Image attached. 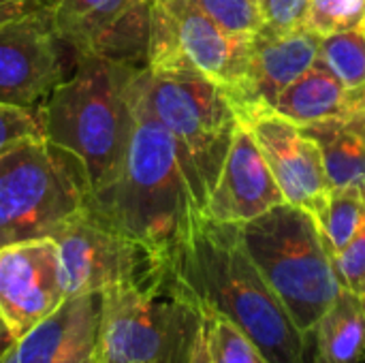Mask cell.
Masks as SVG:
<instances>
[{
    "label": "cell",
    "instance_id": "obj_1",
    "mask_svg": "<svg viewBox=\"0 0 365 363\" xmlns=\"http://www.w3.org/2000/svg\"><path fill=\"white\" fill-rule=\"evenodd\" d=\"M165 276L197 308L235 323L272 363H308V338L248 257L237 225L201 214L169 252Z\"/></svg>",
    "mask_w": 365,
    "mask_h": 363
},
{
    "label": "cell",
    "instance_id": "obj_2",
    "mask_svg": "<svg viewBox=\"0 0 365 363\" xmlns=\"http://www.w3.org/2000/svg\"><path fill=\"white\" fill-rule=\"evenodd\" d=\"M133 103L135 126L120 175L88 210L167 261L203 205L173 137L139 103L135 88Z\"/></svg>",
    "mask_w": 365,
    "mask_h": 363
},
{
    "label": "cell",
    "instance_id": "obj_3",
    "mask_svg": "<svg viewBox=\"0 0 365 363\" xmlns=\"http://www.w3.org/2000/svg\"><path fill=\"white\" fill-rule=\"evenodd\" d=\"M139 68L81 56L73 73L38 107L45 139L83 167L92 199L120 175L133 126V79Z\"/></svg>",
    "mask_w": 365,
    "mask_h": 363
},
{
    "label": "cell",
    "instance_id": "obj_4",
    "mask_svg": "<svg viewBox=\"0 0 365 363\" xmlns=\"http://www.w3.org/2000/svg\"><path fill=\"white\" fill-rule=\"evenodd\" d=\"M240 237L297 329L310 338L342 291L312 214L280 203L242 225Z\"/></svg>",
    "mask_w": 365,
    "mask_h": 363
},
{
    "label": "cell",
    "instance_id": "obj_5",
    "mask_svg": "<svg viewBox=\"0 0 365 363\" xmlns=\"http://www.w3.org/2000/svg\"><path fill=\"white\" fill-rule=\"evenodd\" d=\"M203 312L163 274L98 295L96 363H188Z\"/></svg>",
    "mask_w": 365,
    "mask_h": 363
},
{
    "label": "cell",
    "instance_id": "obj_6",
    "mask_svg": "<svg viewBox=\"0 0 365 363\" xmlns=\"http://www.w3.org/2000/svg\"><path fill=\"white\" fill-rule=\"evenodd\" d=\"M133 88L139 103L173 137L205 210L240 124L229 94L201 75L150 68L137 71Z\"/></svg>",
    "mask_w": 365,
    "mask_h": 363
},
{
    "label": "cell",
    "instance_id": "obj_7",
    "mask_svg": "<svg viewBox=\"0 0 365 363\" xmlns=\"http://www.w3.org/2000/svg\"><path fill=\"white\" fill-rule=\"evenodd\" d=\"M90 199L79 160L49 139H32L0 154V248L51 237Z\"/></svg>",
    "mask_w": 365,
    "mask_h": 363
},
{
    "label": "cell",
    "instance_id": "obj_8",
    "mask_svg": "<svg viewBox=\"0 0 365 363\" xmlns=\"http://www.w3.org/2000/svg\"><path fill=\"white\" fill-rule=\"evenodd\" d=\"M248 43L222 30L190 0H152L145 68L201 75L231 96L244 79Z\"/></svg>",
    "mask_w": 365,
    "mask_h": 363
},
{
    "label": "cell",
    "instance_id": "obj_9",
    "mask_svg": "<svg viewBox=\"0 0 365 363\" xmlns=\"http://www.w3.org/2000/svg\"><path fill=\"white\" fill-rule=\"evenodd\" d=\"M64 300L111 289L150 285L165 274V261L88 208L53 235Z\"/></svg>",
    "mask_w": 365,
    "mask_h": 363
},
{
    "label": "cell",
    "instance_id": "obj_10",
    "mask_svg": "<svg viewBox=\"0 0 365 363\" xmlns=\"http://www.w3.org/2000/svg\"><path fill=\"white\" fill-rule=\"evenodd\" d=\"M49 9L56 34L75 58L148 66L152 0H51Z\"/></svg>",
    "mask_w": 365,
    "mask_h": 363
},
{
    "label": "cell",
    "instance_id": "obj_11",
    "mask_svg": "<svg viewBox=\"0 0 365 363\" xmlns=\"http://www.w3.org/2000/svg\"><path fill=\"white\" fill-rule=\"evenodd\" d=\"M51 0L0 28V101L41 107L75 68L73 53L56 34ZM75 56V53H73Z\"/></svg>",
    "mask_w": 365,
    "mask_h": 363
},
{
    "label": "cell",
    "instance_id": "obj_12",
    "mask_svg": "<svg viewBox=\"0 0 365 363\" xmlns=\"http://www.w3.org/2000/svg\"><path fill=\"white\" fill-rule=\"evenodd\" d=\"M62 302L60 257L53 237L0 248V319L13 340L45 321Z\"/></svg>",
    "mask_w": 365,
    "mask_h": 363
},
{
    "label": "cell",
    "instance_id": "obj_13",
    "mask_svg": "<svg viewBox=\"0 0 365 363\" xmlns=\"http://www.w3.org/2000/svg\"><path fill=\"white\" fill-rule=\"evenodd\" d=\"M240 120L252 133L284 201L317 218L331 197L317 141L302 126L274 111H259Z\"/></svg>",
    "mask_w": 365,
    "mask_h": 363
},
{
    "label": "cell",
    "instance_id": "obj_14",
    "mask_svg": "<svg viewBox=\"0 0 365 363\" xmlns=\"http://www.w3.org/2000/svg\"><path fill=\"white\" fill-rule=\"evenodd\" d=\"M321 39L306 28L287 34L261 30L248 43V60L240 88L229 96L237 116L272 111L276 98L319 60Z\"/></svg>",
    "mask_w": 365,
    "mask_h": 363
},
{
    "label": "cell",
    "instance_id": "obj_15",
    "mask_svg": "<svg viewBox=\"0 0 365 363\" xmlns=\"http://www.w3.org/2000/svg\"><path fill=\"white\" fill-rule=\"evenodd\" d=\"M280 203L287 201L252 133L240 120L203 216L242 227Z\"/></svg>",
    "mask_w": 365,
    "mask_h": 363
},
{
    "label": "cell",
    "instance_id": "obj_16",
    "mask_svg": "<svg viewBox=\"0 0 365 363\" xmlns=\"http://www.w3.org/2000/svg\"><path fill=\"white\" fill-rule=\"evenodd\" d=\"M98 295L64 300L56 312L0 351V363H79L92 349Z\"/></svg>",
    "mask_w": 365,
    "mask_h": 363
},
{
    "label": "cell",
    "instance_id": "obj_17",
    "mask_svg": "<svg viewBox=\"0 0 365 363\" xmlns=\"http://www.w3.org/2000/svg\"><path fill=\"white\" fill-rule=\"evenodd\" d=\"M272 111L297 126H317L327 122H346L361 109L334 73L317 60L276 98Z\"/></svg>",
    "mask_w": 365,
    "mask_h": 363
},
{
    "label": "cell",
    "instance_id": "obj_18",
    "mask_svg": "<svg viewBox=\"0 0 365 363\" xmlns=\"http://www.w3.org/2000/svg\"><path fill=\"white\" fill-rule=\"evenodd\" d=\"M312 336L317 338L312 363H364L365 297L342 289Z\"/></svg>",
    "mask_w": 365,
    "mask_h": 363
},
{
    "label": "cell",
    "instance_id": "obj_19",
    "mask_svg": "<svg viewBox=\"0 0 365 363\" xmlns=\"http://www.w3.org/2000/svg\"><path fill=\"white\" fill-rule=\"evenodd\" d=\"M319 145L331 190L365 197V141L346 122L302 126Z\"/></svg>",
    "mask_w": 365,
    "mask_h": 363
},
{
    "label": "cell",
    "instance_id": "obj_20",
    "mask_svg": "<svg viewBox=\"0 0 365 363\" xmlns=\"http://www.w3.org/2000/svg\"><path fill=\"white\" fill-rule=\"evenodd\" d=\"M319 60L365 111V24L321 39Z\"/></svg>",
    "mask_w": 365,
    "mask_h": 363
},
{
    "label": "cell",
    "instance_id": "obj_21",
    "mask_svg": "<svg viewBox=\"0 0 365 363\" xmlns=\"http://www.w3.org/2000/svg\"><path fill=\"white\" fill-rule=\"evenodd\" d=\"M323 246L334 259L357 235L365 220V197L344 190H331L325 210L314 218Z\"/></svg>",
    "mask_w": 365,
    "mask_h": 363
},
{
    "label": "cell",
    "instance_id": "obj_22",
    "mask_svg": "<svg viewBox=\"0 0 365 363\" xmlns=\"http://www.w3.org/2000/svg\"><path fill=\"white\" fill-rule=\"evenodd\" d=\"M201 310V308H199ZM205 319L207 347L214 363H272L261 349L229 319L201 310Z\"/></svg>",
    "mask_w": 365,
    "mask_h": 363
},
{
    "label": "cell",
    "instance_id": "obj_23",
    "mask_svg": "<svg viewBox=\"0 0 365 363\" xmlns=\"http://www.w3.org/2000/svg\"><path fill=\"white\" fill-rule=\"evenodd\" d=\"M365 24V0H310L304 28L319 39Z\"/></svg>",
    "mask_w": 365,
    "mask_h": 363
},
{
    "label": "cell",
    "instance_id": "obj_24",
    "mask_svg": "<svg viewBox=\"0 0 365 363\" xmlns=\"http://www.w3.org/2000/svg\"><path fill=\"white\" fill-rule=\"evenodd\" d=\"M201 13H205L222 30L252 39L263 30L259 0H190Z\"/></svg>",
    "mask_w": 365,
    "mask_h": 363
},
{
    "label": "cell",
    "instance_id": "obj_25",
    "mask_svg": "<svg viewBox=\"0 0 365 363\" xmlns=\"http://www.w3.org/2000/svg\"><path fill=\"white\" fill-rule=\"evenodd\" d=\"M32 139H45L38 107H19L0 101V154Z\"/></svg>",
    "mask_w": 365,
    "mask_h": 363
},
{
    "label": "cell",
    "instance_id": "obj_26",
    "mask_svg": "<svg viewBox=\"0 0 365 363\" xmlns=\"http://www.w3.org/2000/svg\"><path fill=\"white\" fill-rule=\"evenodd\" d=\"M331 261L340 287L365 297V220L349 246L340 250Z\"/></svg>",
    "mask_w": 365,
    "mask_h": 363
},
{
    "label": "cell",
    "instance_id": "obj_27",
    "mask_svg": "<svg viewBox=\"0 0 365 363\" xmlns=\"http://www.w3.org/2000/svg\"><path fill=\"white\" fill-rule=\"evenodd\" d=\"M310 0H259L263 30L272 34H287L304 28Z\"/></svg>",
    "mask_w": 365,
    "mask_h": 363
},
{
    "label": "cell",
    "instance_id": "obj_28",
    "mask_svg": "<svg viewBox=\"0 0 365 363\" xmlns=\"http://www.w3.org/2000/svg\"><path fill=\"white\" fill-rule=\"evenodd\" d=\"M49 0H0V28L45 6Z\"/></svg>",
    "mask_w": 365,
    "mask_h": 363
},
{
    "label": "cell",
    "instance_id": "obj_29",
    "mask_svg": "<svg viewBox=\"0 0 365 363\" xmlns=\"http://www.w3.org/2000/svg\"><path fill=\"white\" fill-rule=\"evenodd\" d=\"M188 363H214L212 362V355H210V347H207V334H205V319L197 332V338H195V344H192V351H190V357Z\"/></svg>",
    "mask_w": 365,
    "mask_h": 363
},
{
    "label": "cell",
    "instance_id": "obj_30",
    "mask_svg": "<svg viewBox=\"0 0 365 363\" xmlns=\"http://www.w3.org/2000/svg\"><path fill=\"white\" fill-rule=\"evenodd\" d=\"M346 124L361 137L365 141V111H359V113H355L351 120H346Z\"/></svg>",
    "mask_w": 365,
    "mask_h": 363
},
{
    "label": "cell",
    "instance_id": "obj_31",
    "mask_svg": "<svg viewBox=\"0 0 365 363\" xmlns=\"http://www.w3.org/2000/svg\"><path fill=\"white\" fill-rule=\"evenodd\" d=\"M11 336H9V329H6V325H4V321L0 319V351H4L9 344H11Z\"/></svg>",
    "mask_w": 365,
    "mask_h": 363
},
{
    "label": "cell",
    "instance_id": "obj_32",
    "mask_svg": "<svg viewBox=\"0 0 365 363\" xmlns=\"http://www.w3.org/2000/svg\"><path fill=\"white\" fill-rule=\"evenodd\" d=\"M79 363H96V355H94V349H92V351H90V353H88V355H86V357H83V359H81Z\"/></svg>",
    "mask_w": 365,
    "mask_h": 363
}]
</instances>
